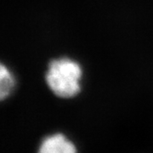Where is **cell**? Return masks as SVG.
Returning <instances> with one entry per match:
<instances>
[{
  "instance_id": "7a4b0ae2",
  "label": "cell",
  "mask_w": 153,
  "mask_h": 153,
  "mask_svg": "<svg viewBox=\"0 0 153 153\" xmlns=\"http://www.w3.org/2000/svg\"><path fill=\"white\" fill-rule=\"evenodd\" d=\"M38 153H76V148L63 134H55L44 139Z\"/></svg>"
},
{
  "instance_id": "3957f363",
  "label": "cell",
  "mask_w": 153,
  "mask_h": 153,
  "mask_svg": "<svg viewBox=\"0 0 153 153\" xmlns=\"http://www.w3.org/2000/svg\"><path fill=\"white\" fill-rule=\"evenodd\" d=\"M15 87V78L13 73L4 63L0 66V98L2 100L6 99Z\"/></svg>"
},
{
  "instance_id": "6da1fadb",
  "label": "cell",
  "mask_w": 153,
  "mask_h": 153,
  "mask_svg": "<svg viewBox=\"0 0 153 153\" xmlns=\"http://www.w3.org/2000/svg\"><path fill=\"white\" fill-rule=\"evenodd\" d=\"M82 76V67L78 62L68 57H60L49 61L44 79L55 95L69 99L80 92Z\"/></svg>"
}]
</instances>
